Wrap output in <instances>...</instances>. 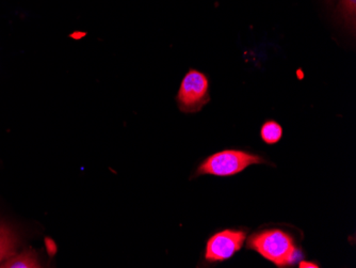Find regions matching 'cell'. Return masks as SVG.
I'll list each match as a JSON object with an SVG mask.
<instances>
[{
  "label": "cell",
  "instance_id": "cell-1",
  "mask_svg": "<svg viewBox=\"0 0 356 268\" xmlns=\"http://www.w3.org/2000/svg\"><path fill=\"white\" fill-rule=\"evenodd\" d=\"M248 247L279 267L293 265L299 259V250L291 235L279 229L253 234L248 242Z\"/></svg>",
  "mask_w": 356,
  "mask_h": 268
},
{
  "label": "cell",
  "instance_id": "cell-2",
  "mask_svg": "<svg viewBox=\"0 0 356 268\" xmlns=\"http://www.w3.org/2000/svg\"><path fill=\"white\" fill-rule=\"evenodd\" d=\"M263 164H268V161L257 154L241 150H224L207 157L200 165L197 175L232 177L238 175L250 166Z\"/></svg>",
  "mask_w": 356,
  "mask_h": 268
},
{
  "label": "cell",
  "instance_id": "cell-3",
  "mask_svg": "<svg viewBox=\"0 0 356 268\" xmlns=\"http://www.w3.org/2000/svg\"><path fill=\"white\" fill-rule=\"evenodd\" d=\"M210 101L209 81L207 76L191 69L181 81L176 102L181 113H195Z\"/></svg>",
  "mask_w": 356,
  "mask_h": 268
},
{
  "label": "cell",
  "instance_id": "cell-4",
  "mask_svg": "<svg viewBox=\"0 0 356 268\" xmlns=\"http://www.w3.org/2000/svg\"><path fill=\"white\" fill-rule=\"evenodd\" d=\"M247 239V233L240 230H224L208 239L205 259L209 263L231 259L240 251Z\"/></svg>",
  "mask_w": 356,
  "mask_h": 268
},
{
  "label": "cell",
  "instance_id": "cell-5",
  "mask_svg": "<svg viewBox=\"0 0 356 268\" xmlns=\"http://www.w3.org/2000/svg\"><path fill=\"white\" fill-rule=\"evenodd\" d=\"M19 239L16 234L5 223H0V264L15 255Z\"/></svg>",
  "mask_w": 356,
  "mask_h": 268
},
{
  "label": "cell",
  "instance_id": "cell-6",
  "mask_svg": "<svg viewBox=\"0 0 356 268\" xmlns=\"http://www.w3.org/2000/svg\"><path fill=\"white\" fill-rule=\"evenodd\" d=\"M0 267L6 268H37L41 267L38 262L37 255L32 250L22 252L19 255H12L5 263L0 264Z\"/></svg>",
  "mask_w": 356,
  "mask_h": 268
},
{
  "label": "cell",
  "instance_id": "cell-7",
  "mask_svg": "<svg viewBox=\"0 0 356 268\" xmlns=\"http://www.w3.org/2000/svg\"><path fill=\"white\" fill-rule=\"evenodd\" d=\"M261 137L267 145H275L283 137V127L277 121L269 120L261 126Z\"/></svg>",
  "mask_w": 356,
  "mask_h": 268
},
{
  "label": "cell",
  "instance_id": "cell-8",
  "mask_svg": "<svg viewBox=\"0 0 356 268\" xmlns=\"http://www.w3.org/2000/svg\"><path fill=\"white\" fill-rule=\"evenodd\" d=\"M339 6L348 21H355L356 0H339Z\"/></svg>",
  "mask_w": 356,
  "mask_h": 268
},
{
  "label": "cell",
  "instance_id": "cell-9",
  "mask_svg": "<svg viewBox=\"0 0 356 268\" xmlns=\"http://www.w3.org/2000/svg\"><path fill=\"white\" fill-rule=\"evenodd\" d=\"M300 267L304 268V267H311V268H315L318 267L317 264L315 263H309V262H301L300 263Z\"/></svg>",
  "mask_w": 356,
  "mask_h": 268
}]
</instances>
